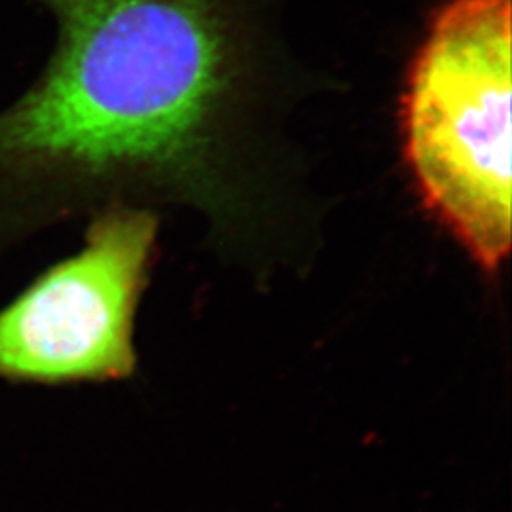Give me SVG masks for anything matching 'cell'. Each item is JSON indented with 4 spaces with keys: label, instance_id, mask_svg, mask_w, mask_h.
I'll return each instance as SVG.
<instances>
[{
    "label": "cell",
    "instance_id": "1",
    "mask_svg": "<svg viewBox=\"0 0 512 512\" xmlns=\"http://www.w3.org/2000/svg\"><path fill=\"white\" fill-rule=\"evenodd\" d=\"M54 25L0 107V262L110 205L239 224L264 55L245 0H25Z\"/></svg>",
    "mask_w": 512,
    "mask_h": 512
},
{
    "label": "cell",
    "instance_id": "2",
    "mask_svg": "<svg viewBox=\"0 0 512 512\" xmlns=\"http://www.w3.org/2000/svg\"><path fill=\"white\" fill-rule=\"evenodd\" d=\"M511 0H446L401 101L423 207L486 274L511 253Z\"/></svg>",
    "mask_w": 512,
    "mask_h": 512
},
{
    "label": "cell",
    "instance_id": "3",
    "mask_svg": "<svg viewBox=\"0 0 512 512\" xmlns=\"http://www.w3.org/2000/svg\"><path fill=\"white\" fill-rule=\"evenodd\" d=\"M158 215L110 205L84 245L46 268L0 310V380L107 384L137 368L135 315L156 255Z\"/></svg>",
    "mask_w": 512,
    "mask_h": 512
}]
</instances>
